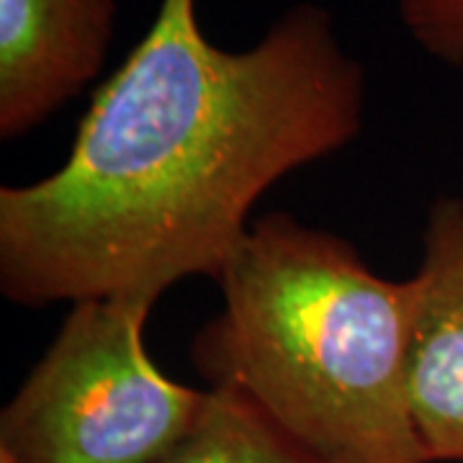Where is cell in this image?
<instances>
[{
  "instance_id": "6da1fadb",
  "label": "cell",
  "mask_w": 463,
  "mask_h": 463,
  "mask_svg": "<svg viewBox=\"0 0 463 463\" xmlns=\"http://www.w3.org/2000/svg\"><path fill=\"white\" fill-rule=\"evenodd\" d=\"M365 67L327 8L297 3L248 50H222L196 0L152 26L80 118L62 165L0 191V291L29 309L214 279L283 175L364 129Z\"/></svg>"
},
{
  "instance_id": "7a4b0ae2",
  "label": "cell",
  "mask_w": 463,
  "mask_h": 463,
  "mask_svg": "<svg viewBox=\"0 0 463 463\" xmlns=\"http://www.w3.org/2000/svg\"><path fill=\"white\" fill-rule=\"evenodd\" d=\"M191 361L322 463H428L407 394L412 288L340 234L265 214L216 276Z\"/></svg>"
},
{
  "instance_id": "3957f363",
  "label": "cell",
  "mask_w": 463,
  "mask_h": 463,
  "mask_svg": "<svg viewBox=\"0 0 463 463\" xmlns=\"http://www.w3.org/2000/svg\"><path fill=\"white\" fill-rule=\"evenodd\" d=\"M149 304H72L42 361L0 412L14 463H163L199 417L206 392L149 358Z\"/></svg>"
},
{
  "instance_id": "277c9868",
  "label": "cell",
  "mask_w": 463,
  "mask_h": 463,
  "mask_svg": "<svg viewBox=\"0 0 463 463\" xmlns=\"http://www.w3.org/2000/svg\"><path fill=\"white\" fill-rule=\"evenodd\" d=\"M407 394L428 463H463V199L443 196L410 279Z\"/></svg>"
},
{
  "instance_id": "5b68a950",
  "label": "cell",
  "mask_w": 463,
  "mask_h": 463,
  "mask_svg": "<svg viewBox=\"0 0 463 463\" xmlns=\"http://www.w3.org/2000/svg\"><path fill=\"white\" fill-rule=\"evenodd\" d=\"M118 0H0V137L78 99L106 65Z\"/></svg>"
},
{
  "instance_id": "8992f818",
  "label": "cell",
  "mask_w": 463,
  "mask_h": 463,
  "mask_svg": "<svg viewBox=\"0 0 463 463\" xmlns=\"http://www.w3.org/2000/svg\"><path fill=\"white\" fill-rule=\"evenodd\" d=\"M163 463H322L232 389H206L194 428Z\"/></svg>"
},
{
  "instance_id": "52a82bcc",
  "label": "cell",
  "mask_w": 463,
  "mask_h": 463,
  "mask_svg": "<svg viewBox=\"0 0 463 463\" xmlns=\"http://www.w3.org/2000/svg\"><path fill=\"white\" fill-rule=\"evenodd\" d=\"M397 8L420 50L463 72V0H397Z\"/></svg>"
},
{
  "instance_id": "ba28073f",
  "label": "cell",
  "mask_w": 463,
  "mask_h": 463,
  "mask_svg": "<svg viewBox=\"0 0 463 463\" xmlns=\"http://www.w3.org/2000/svg\"><path fill=\"white\" fill-rule=\"evenodd\" d=\"M0 463H14V461H11L8 456H3V453H0Z\"/></svg>"
}]
</instances>
